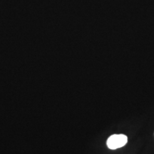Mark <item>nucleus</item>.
<instances>
[{"label": "nucleus", "mask_w": 154, "mask_h": 154, "mask_svg": "<svg viewBox=\"0 0 154 154\" xmlns=\"http://www.w3.org/2000/svg\"><path fill=\"white\" fill-rule=\"evenodd\" d=\"M128 142V138L124 134H114L108 138L106 144L111 150L118 149L124 146Z\"/></svg>", "instance_id": "f257e3e1"}]
</instances>
